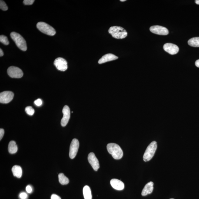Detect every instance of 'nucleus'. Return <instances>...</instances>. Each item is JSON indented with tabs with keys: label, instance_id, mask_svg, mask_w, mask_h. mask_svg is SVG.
Here are the masks:
<instances>
[{
	"label": "nucleus",
	"instance_id": "nucleus-10",
	"mask_svg": "<svg viewBox=\"0 0 199 199\" xmlns=\"http://www.w3.org/2000/svg\"><path fill=\"white\" fill-rule=\"evenodd\" d=\"M150 30L154 34L159 35H167L169 31L167 28L160 26H154L150 28Z\"/></svg>",
	"mask_w": 199,
	"mask_h": 199
},
{
	"label": "nucleus",
	"instance_id": "nucleus-16",
	"mask_svg": "<svg viewBox=\"0 0 199 199\" xmlns=\"http://www.w3.org/2000/svg\"><path fill=\"white\" fill-rule=\"evenodd\" d=\"M154 183L151 181L146 185L143 189L141 194L142 196H146L148 194H151L154 190Z\"/></svg>",
	"mask_w": 199,
	"mask_h": 199
},
{
	"label": "nucleus",
	"instance_id": "nucleus-35",
	"mask_svg": "<svg viewBox=\"0 0 199 199\" xmlns=\"http://www.w3.org/2000/svg\"><path fill=\"white\" fill-rule=\"evenodd\" d=\"M173 199V198H172V199Z\"/></svg>",
	"mask_w": 199,
	"mask_h": 199
},
{
	"label": "nucleus",
	"instance_id": "nucleus-14",
	"mask_svg": "<svg viewBox=\"0 0 199 199\" xmlns=\"http://www.w3.org/2000/svg\"><path fill=\"white\" fill-rule=\"evenodd\" d=\"M110 184L112 188L117 190L124 189V184L122 181L117 179H112L110 181Z\"/></svg>",
	"mask_w": 199,
	"mask_h": 199
},
{
	"label": "nucleus",
	"instance_id": "nucleus-9",
	"mask_svg": "<svg viewBox=\"0 0 199 199\" xmlns=\"http://www.w3.org/2000/svg\"><path fill=\"white\" fill-rule=\"evenodd\" d=\"M14 97V93L10 91H5L0 93V102L7 104L12 101Z\"/></svg>",
	"mask_w": 199,
	"mask_h": 199
},
{
	"label": "nucleus",
	"instance_id": "nucleus-5",
	"mask_svg": "<svg viewBox=\"0 0 199 199\" xmlns=\"http://www.w3.org/2000/svg\"><path fill=\"white\" fill-rule=\"evenodd\" d=\"M37 27L44 34L53 36L56 34V31L53 27L45 22H39L37 24Z\"/></svg>",
	"mask_w": 199,
	"mask_h": 199
},
{
	"label": "nucleus",
	"instance_id": "nucleus-34",
	"mask_svg": "<svg viewBox=\"0 0 199 199\" xmlns=\"http://www.w3.org/2000/svg\"><path fill=\"white\" fill-rule=\"evenodd\" d=\"M126 0H121L120 1L121 2H124L126 1Z\"/></svg>",
	"mask_w": 199,
	"mask_h": 199
},
{
	"label": "nucleus",
	"instance_id": "nucleus-19",
	"mask_svg": "<svg viewBox=\"0 0 199 199\" xmlns=\"http://www.w3.org/2000/svg\"><path fill=\"white\" fill-rule=\"evenodd\" d=\"M83 194L84 199H91V191L90 188L87 186L84 187L83 188Z\"/></svg>",
	"mask_w": 199,
	"mask_h": 199
},
{
	"label": "nucleus",
	"instance_id": "nucleus-22",
	"mask_svg": "<svg viewBox=\"0 0 199 199\" xmlns=\"http://www.w3.org/2000/svg\"><path fill=\"white\" fill-rule=\"evenodd\" d=\"M0 42L5 45H8L9 44L8 38L4 35H1L0 36Z\"/></svg>",
	"mask_w": 199,
	"mask_h": 199
},
{
	"label": "nucleus",
	"instance_id": "nucleus-1",
	"mask_svg": "<svg viewBox=\"0 0 199 199\" xmlns=\"http://www.w3.org/2000/svg\"><path fill=\"white\" fill-rule=\"evenodd\" d=\"M107 150L109 154L114 159L119 160L122 158L123 153L122 149L117 144L115 143H110L107 145Z\"/></svg>",
	"mask_w": 199,
	"mask_h": 199
},
{
	"label": "nucleus",
	"instance_id": "nucleus-4",
	"mask_svg": "<svg viewBox=\"0 0 199 199\" xmlns=\"http://www.w3.org/2000/svg\"><path fill=\"white\" fill-rule=\"evenodd\" d=\"M157 148V144L155 141L151 142L149 144L146 149L144 155L143 159L144 161L148 162L152 159L156 152Z\"/></svg>",
	"mask_w": 199,
	"mask_h": 199
},
{
	"label": "nucleus",
	"instance_id": "nucleus-11",
	"mask_svg": "<svg viewBox=\"0 0 199 199\" xmlns=\"http://www.w3.org/2000/svg\"><path fill=\"white\" fill-rule=\"evenodd\" d=\"M88 160L93 169L96 171H97L98 169L100 168V165L99 161L95 156L94 153L93 152L90 153L88 156Z\"/></svg>",
	"mask_w": 199,
	"mask_h": 199
},
{
	"label": "nucleus",
	"instance_id": "nucleus-27",
	"mask_svg": "<svg viewBox=\"0 0 199 199\" xmlns=\"http://www.w3.org/2000/svg\"><path fill=\"white\" fill-rule=\"evenodd\" d=\"M20 198L22 199H26L27 198V195L25 193H22L19 195Z\"/></svg>",
	"mask_w": 199,
	"mask_h": 199
},
{
	"label": "nucleus",
	"instance_id": "nucleus-23",
	"mask_svg": "<svg viewBox=\"0 0 199 199\" xmlns=\"http://www.w3.org/2000/svg\"><path fill=\"white\" fill-rule=\"evenodd\" d=\"M25 110L26 113L29 115H33L34 113V109L31 106L26 107Z\"/></svg>",
	"mask_w": 199,
	"mask_h": 199
},
{
	"label": "nucleus",
	"instance_id": "nucleus-21",
	"mask_svg": "<svg viewBox=\"0 0 199 199\" xmlns=\"http://www.w3.org/2000/svg\"><path fill=\"white\" fill-rule=\"evenodd\" d=\"M59 181L62 185H66L69 182V179L63 173H60L59 175Z\"/></svg>",
	"mask_w": 199,
	"mask_h": 199
},
{
	"label": "nucleus",
	"instance_id": "nucleus-29",
	"mask_svg": "<svg viewBox=\"0 0 199 199\" xmlns=\"http://www.w3.org/2000/svg\"><path fill=\"white\" fill-rule=\"evenodd\" d=\"M26 190L27 192L29 193H30L32 191V188L30 186H27L26 187Z\"/></svg>",
	"mask_w": 199,
	"mask_h": 199
},
{
	"label": "nucleus",
	"instance_id": "nucleus-17",
	"mask_svg": "<svg viewBox=\"0 0 199 199\" xmlns=\"http://www.w3.org/2000/svg\"><path fill=\"white\" fill-rule=\"evenodd\" d=\"M12 170L14 176L18 178H20L22 177V170L20 166L17 165H14L12 168Z\"/></svg>",
	"mask_w": 199,
	"mask_h": 199
},
{
	"label": "nucleus",
	"instance_id": "nucleus-2",
	"mask_svg": "<svg viewBox=\"0 0 199 199\" xmlns=\"http://www.w3.org/2000/svg\"><path fill=\"white\" fill-rule=\"evenodd\" d=\"M108 32L113 37L122 39L126 37L127 32L124 28L119 26H112L108 30Z\"/></svg>",
	"mask_w": 199,
	"mask_h": 199
},
{
	"label": "nucleus",
	"instance_id": "nucleus-31",
	"mask_svg": "<svg viewBox=\"0 0 199 199\" xmlns=\"http://www.w3.org/2000/svg\"><path fill=\"white\" fill-rule=\"evenodd\" d=\"M195 66L199 68V59L197 60L195 62Z\"/></svg>",
	"mask_w": 199,
	"mask_h": 199
},
{
	"label": "nucleus",
	"instance_id": "nucleus-8",
	"mask_svg": "<svg viewBox=\"0 0 199 199\" xmlns=\"http://www.w3.org/2000/svg\"><path fill=\"white\" fill-rule=\"evenodd\" d=\"M54 65L58 70L61 71H65L68 69L67 62L63 58L59 57L54 61Z\"/></svg>",
	"mask_w": 199,
	"mask_h": 199
},
{
	"label": "nucleus",
	"instance_id": "nucleus-20",
	"mask_svg": "<svg viewBox=\"0 0 199 199\" xmlns=\"http://www.w3.org/2000/svg\"><path fill=\"white\" fill-rule=\"evenodd\" d=\"M188 43L190 46L199 47V37H194L188 40Z\"/></svg>",
	"mask_w": 199,
	"mask_h": 199
},
{
	"label": "nucleus",
	"instance_id": "nucleus-7",
	"mask_svg": "<svg viewBox=\"0 0 199 199\" xmlns=\"http://www.w3.org/2000/svg\"><path fill=\"white\" fill-rule=\"evenodd\" d=\"M79 143L76 139H74L70 144L69 156L70 158L73 159L76 156L79 148Z\"/></svg>",
	"mask_w": 199,
	"mask_h": 199
},
{
	"label": "nucleus",
	"instance_id": "nucleus-25",
	"mask_svg": "<svg viewBox=\"0 0 199 199\" xmlns=\"http://www.w3.org/2000/svg\"><path fill=\"white\" fill-rule=\"evenodd\" d=\"M34 0H24L23 3L25 5H32L34 2Z\"/></svg>",
	"mask_w": 199,
	"mask_h": 199
},
{
	"label": "nucleus",
	"instance_id": "nucleus-18",
	"mask_svg": "<svg viewBox=\"0 0 199 199\" xmlns=\"http://www.w3.org/2000/svg\"><path fill=\"white\" fill-rule=\"evenodd\" d=\"M18 150L16 143L13 140L11 141L9 144L8 151L11 154H14L16 153Z\"/></svg>",
	"mask_w": 199,
	"mask_h": 199
},
{
	"label": "nucleus",
	"instance_id": "nucleus-32",
	"mask_svg": "<svg viewBox=\"0 0 199 199\" xmlns=\"http://www.w3.org/2000/svg\"><path fill=\"white\" fill-rule=\"evenodd\" d=\"M3 55H4V53H3V51L1 48V49H0V56H1V57H2V56Z\"/></svg>",
	"mask_w": 199,
	"mask_h": 199
},
{
	"label": "nucleus",
	"instance_id": "nucleus-12",
	"mask_svg": "<svg viewBox=\"0 0 199 199\" xmlns=\"http://www.w3.org/2000/svg\"><path fill=\"white\" fill-rule=\"evenodd\" d=\"M62 112L63 117L61 119V124L62 126H65L68 124L70 118V110L68 105H65L63 107Z\"/></svg>",
	"mask_w": 199,
	"mask_h": 199
},
{
	"label": "nucleus",
	"instance_id": "nucleus-3",
	"mask_svg": "<svg viewBox=\"0 0 199 199\" xmlns=\"http://www.w3.org/2000/svg\"><path fill=\"white\" fill-rule=\"evenodd\" d=\"M10 37L19 49L24 52L27 50V46L26 41L21 35L19 33L13 32L10 34Z\"/></svg>",
	"mask_w": 199,
	"mask_h": 199
},
{
	"label": "nucleus",
	"instance_id": "nucleus-30",
	"mask_svg": "<svg viewBox=\"0 0 199 199\" xmlns=\"http://www.w3.org/2000/svg\"><path fill=\"white\" fill-rule=\"evenodd\" d=\"M51 199H61V197L59 195L55 194H53L51 196Z\"/></svg>",
	"mask_w": 199,
	"mask_h": 199
},
{
	"label": "nucleus",
	"instance_id": "nucleus-26",
	"mask_svg": "<svg viewBox=\"0 0 199 199\" xmlns=\"http://www.w3.org/2000/svg\"><path fill=\"white\" fill-rule=\"evenodd\" d=\"M34 103L37 106H40L43 104V102H42V100L41 99L38 98V99L35 100L34 101Z\"/></svg>",
	"mask_w": 199,
	"mask_h": 199
},
{
	"label": "nucleus",
	"instance_id": "nucleus-13",
	"mask_svg": "<svg viewBox=\"0 0 199 199\" xmlns=\"http://www.w3.org/2000/svg\"><path fill=\"white\" fill-rule=\"evenodd\" d=\"M164 50L171 55L177 54L179 51V48L174 44L167 43L163 46Z\"/></svg>",
	"mask_w": 199,
	"mask_h": 199
},
{
	"label": "nucleus",
	"instance_id": "nucleus-6",
	"mask_svg": "<svg viewBox=\"0 0 199 199\" xmlns=\"http://www.w3.org/2000/svg\"><path fill=\"white\" fill-rule=\"evenodd\" d=\"M7 73L12 78H20L23 75L22 70L17 67L11 66L9 68Z\"/></svg>",
	"mask_w": 199,
	"mask_h": 199
},
{
	"label": "nucleus",
	"instance_id": "nucleus-33",
	"mask_svg": "<svg viewBox=\"0 0 199 199\" xmlns=\"http://www.w3.org/2000/svg\"><path fill=\"white\" fill-rule=\"evenodd\" d=\"M195 3L197 5H199V0H196V1H195Z\"/></svg>",
	"mask_w": 199,
	"mask_h": 199
},
{
	"label": "nucleus",
	"instance_id": "nucleus-28",
	"mask_svg": "<svg viewBox=\"0 0 199 199\" xmlns=\"http://www.w3.org/2000/svg\"><path fill=\"white\" fill-rule=\"evenodd\" d=\"M5 131L4 130L1 128L0 129V140H1L4 135Z\"/></svg>",
	"mask_w": 199,
	"mask_h": 199
},
{
	"label": "nucleus",
	"instance_id": "nucleus-24",
	"mask_svg": "<svg viewBox=\"0 0 199 199\" xmlns=\"http://www.w3.org/2000/svg\"><path fill=\"white\" fill-rule=\"evenodd\" d=\"M0 8L3 11H6L8 9L6 3L2 0L0 1Z\"/></svg>",
	"mask_w": 199,
	"mask_h": 199
},
{
	"label": "nucleus",
	"instance_id": "nucleus-15",
	"mask_svg": "<svg viewBox=\"0 0 199 199\" xmlns=\"http://www.w3.org/2000/svg\"><path fill=\"white\" fill-rule=\"evenodd\" d=\"M118 59V57L114 54H107L103 56L101 59L99 60L98 63L99 64H102V63H106L108 62L115 60Z\"/></svg>",
	"mask_w": 199,
	"mask_h": 199
}]
</instances>
